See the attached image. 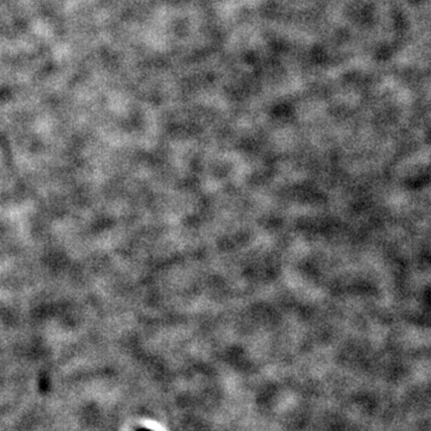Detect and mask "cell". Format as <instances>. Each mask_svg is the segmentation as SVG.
Here are the masks:
<instances>
[]
</instances>
